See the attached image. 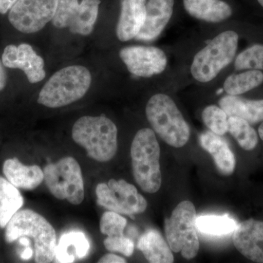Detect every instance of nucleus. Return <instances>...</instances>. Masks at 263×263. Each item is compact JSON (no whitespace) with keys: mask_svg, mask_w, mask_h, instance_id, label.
I'll list each match as a JSON object with an SVG mask.
<instances>
[{"mask_svg":"<svg viewBox=\"0 0 263 263\" xmlns=\"http://www.w3.org/2000/svg\"><path fill=\"white\" fill-rule=\"evenodd\" d=\"M258 133L259 138L263 141V121L261 122V124L258 128Z\"/></svg>","mask_w":263,"mask_h":263,"instance_id":"nucleus-36","label":"nucleus"},{"mask_svg":"<svg viewBox=\"0 0 263 263\" xmlns=\"http://www.w3.org/2000/svg\"><path fill=\"white\" fill-rule=\"evenodd\" d=\"M22 237L34 242L36 262L48 263L54 260L56 232L43 216L30 209L15 213L5 227V239L8 243H13Z\"/></svg>","mask_w":263,"mask_h":263,"instance_id":"nucleus-1","label":"nucleus"},{"mask_svg":"<svg viewBox=\"0 0 263 263\" xmlns=\"http://www.w3.org/2000/svg\"><path fill=\"white\" fill-rule=\"evenodd\" d=\"M2 62L5 67L23 71L31 84L41 82L46 77L44 60L27 43L7 46Z\"/></svg>","mask_w":263,"mask_h":263,"instance_id":"nucleus-12","label":"nucleus"},{"mask_svg":"<svg viewBox=\"0 0 263 263\" xmlns=\"http://www.w3.org/2000/svg\"><path fill=\"white\" fill-rule=\"evenodd\" d=\"M146 0H121L117 36L122 42L136 38L146 19Z\"/></svg>","mask_w":263,"mask_h":263,"instance_id":"nucleus-15","label":"nucleus"},{"mask_svg":"<svg viewBox=\"0 0 263 263\" xmlns=\"http://www.w3.org/2000/svg\"><path fill=\"white\" fill-rule=\"evenodd\" d=\"M138 248L149 262H174L171 247L157 230H149L142 235L138 240Z\"/></svg>","mask_w":263,"mask_h":263,"instance_id":"nucleus-21","label":"nucleus"},{"mask_svg":"<svg viewBox=\"0 0 263 263\" xmlns=\"http://www.w3.org/2000/svg\"><path fill=\"white\" fill-rule=\"evenodd\" d=\"M130 152L136 183L146 193L158 192L162 185L160 147L155 131L149 128L140 129L133 138Z\"/></svg>","mask_w":263,"mask_h":263,"instance_id":"nucleus-4","label":"nucleus"},{"mask_svg":"<svg viewBox=\"0 0 263 263\" xmlns=\"http://www.w3.org/2000/svg\"><path fill=\"white\" fill-rule=\"evenodd\" d=\"M57 3L58 0H18L9 10L8 20L19 32H39L51 22Z\"/></svg>","mask_w":263,"mask_h":263,"instance_id":"nucleus-10","label":"nucleus"},{"mask_svg":"<svg viewBox=\"0 0 263 263\" xmlns=\"http://www.w3.org/2000/svg\"><path fill=\"white\" fill-rule=\"evenodd\" d=\"M90 248L89 240L84 233L72 231L61 237L57 245L55 259L62 263L73 262L87 255Z\"/></svg>","mask_w":263,"mask_h":263,"instance_id":"nucleus-20","label":"nucleus"},{"mask_svg":"<svg viewBox=\"0 0 263 263\" xmlns=\"http://www.w3.org/2000/svg\"><path fill=\"white\" fill-rule=\"evenodd\" d=\"M263 84V72L260 70H243L227 78L224 89L228 95H240L258 87Z\"/></svg>","mask_w":263,"mask_h":263,"instance_id":"nucleus-24","label":"nucleus"},{"mask_svg":"<svg viewBox=\"0 0 263 263\" xmlns=\"http://www.w3.org/2000/svg\"><path fill=\"white\" fill-rule=\"evenodd\" d=\"M100 263H125L127 262L125 259L114 254H107L99 259Z\"/></svg>","mask_w":263,"mask_h":263,"instance_id":"nucleus-32","label":"nucleus"},{"mask_svg":"<svg viewBox=\"0 0 263 263\" xmlns=\"http://www.w3.org/2000/svg\"><path fill=\"white\" fill-rule=\"evenodd\" d=\"M79 5V0H58L56 13L51 21L53 25L58 29L69 28Z\"/></svg>","mask_w":263,"mask_h":263,"instance_id":"nucleus-30","label":"nucleus"},{"mask_svg":"<svg viewBox=\"0 0 263 263\" xmlns=\"http://www.w3.org/2000/svg\"><path fill=\"white\" fill-rule=\"evenodd\" d=\"M202 118L206 127L218 136H222L228 132V117L220 107L209 105L202 111Z\"/></svg>","mask_w":263,"mask_h":263,"instance_id":"nucleus-28","label":"nucleus"},{"mask_svg":"<svg viewBox=\"0 0 263 263\" xmlns=\"http://www.w3.org/2000/svg\"><path fill=\"white\" fill-rule=\"evenodd\" d=\"M235 70L263 71V44L257 43L240 52L235 60Z\"/></svg>","mask_w":263,"mask_h":263,"instance_id":"nucleus-27","label":"nucleus"},{"mask_svg":"<svg viewBox=\"0 0 263 263\" xmlns=\"http://www.w3.org/2000/svg\"><path fill=\"white\" fill-rule=\"evenodd\" d=\"M183 6L193 18L209 23H219L231 17L233 10L222 0H183Z\"/></svg>","mask_w":263,"mask_h":263,"instance_id":"nucleus-19","label":"nucleus"},{"mask_svg":"<svg viewBox=\"0 0 263 263\" xmlns=\"http://www.w3.org/2000/svg\"><path fill=\"white\" fill-rule=\"evenodd\" d=\"M72 137L90 158L98 162H108L117 153V127L105 116H85L78 119L72 127Z\"/></svg>","mask_w":263,"mask_h":263,"instance_id":"nucleus-2","label":"nucleus"},{"mask_svg":"<svg viewBox=\"0 0 263 263\" xmlns=\"http://www.w3.org/2000/svg\"><path fill=\"white\" fill-rule=\"evenodd\" d=\"M7 84V74L5 70V66L0 60V91L5 89Z\"/></svg>","mask_w":263,"mask_h":263,"instance_id":"nucleus-34","label":"nucleus"},{"mask_svg":"<svg viewBox=\"0 0 263 263\" xmlns=\"http://www.w3.org/2000/svg\"><path fill=\"white\" fill-rule=\"evenodd\" d=\"M46 186L56 198L72 205L84 201V185L80 165L73 157H66L43 170Z\"/></svg>","mask_w":263,"mask_h":263,"instance_id":"nucleus-8","label":"nucleus"},{"mask_svg":"<svg viewBox=\"0 0 263 263\" xmlns=\"http://www.w3.org/2000/svg\"><path fill=\"white\" fill-rule=\"evenodd\" d=\"M219 105L228 117L240 118L250 124L263 121V99L248 100L238 95H228L220 99Z\"/></svg>","mask_w":263,"mask_h":263,"instance_id":"nucleus-18","label":"nucleus"},{"mask_svg":"<svg viewBox=\"0 0 263 263\" xmlns=\"http://www.w3.org/2000/svg\"><path fill=\"white\" fill-rule=\"evenodd\" d=\"M100 0H82L73 15L69 29L73 34L88 36L94 30Z\"/></svg>","mask_w":263,"mask_h":263,"instance_id":"nucleus-22","label":"nucleus"},{"mask_svg":"<svg viewBox=\"0 0 263 263\" xmlns=\"http://www.w3.org/2000/svg\"><path fill=\"white\" fill-rule=\"evenodd\" d=\"M127 223V219L120 214L109 211L104 213L100 219V231L108 238L122 237Z\"/></svg>","mask_w":263,"mask_h":263,"instance_id":"nucleus-29","label":"nucleus"},{"mask_svg":"<svg viewBox=\"0 0 263 263\" xmlns=\"http://www.w3.org/2000/svg\"><path fill=\"white\" fill-rule=\"evenodd\" d=\"M233 241L237 250L247 259L263 263V221L249 219L237 224Z\"/></svg>","mask_w":263,"mask_h":263,"instance_id":"nucleus-13","label":"nucleus"},{"mask_svg":"<svg viewBox=\"0 0 263 263\" xmlns=\"http://www.w3.org/2000/svg\"><path fill=\"white\" fill-rule=\"evenodd\" d=\"M97 202L100 206L118 214L133 216L146 211L147 201L136 186L124 180H109L96 187Z\"/></svg>","mask_w":263,"mask_h":263,"instance_id":"nucleus-9","label":"nucleus"},{"mask_svg":"<svg viewBox=\"0 0 263 263\" xmlns=\"http://www.w3.org/2000/svg\"><path fill=\"white\" fill-rule=\"evenodd\" d=\"M91 75L86 67L71 65L64 67L43 86L37 102L50 108H58L80 100L89 91Z\"/></svg>","mask_w":263,"mask_h":263,"instance_id":"nucleus-3","label":"nucleus"},{"mask_svg":"<svg viewBox=\"0 0 263 263\" xmlns=\"http://www.w3.org/2000/svg\"><path fill=\"white\" fill-rule=\"evenodd\" d=\"M200 146L212 156L218 171L223 176L233 174L235 167L234 154L221 136L205 132L200 136Z\"/></svg>","mask_w":263,"mask_h":263,"instance_id":"nucleus-16","label":"nucleus"},{"mask_svg":"<svg viewBox=\"0 0 263 263\" xmlns=\"http://www.w3.org/2000/svg\"><path fill=\"white\" fill-rule=\"evenodd\" d=\"M257 2H258L259 4L263 8V0H257Z\"/></svg>","mask_w":263,"mask_h":263,"instance_id":"nucleus-37","label":"nucleus"},{"mask_svg":"<svg viewBox=\"0 0 263 263\" xmlns=\"http://www.w3.org/2000/svg\"><path fill=\"white\" fill-rule=\"evenodd\" d=\"M196 228L205 235L222 236L233 233L236 221L228 215H201L196 218Z\"/></svg>","mask_w":263,"mask_h":263,"instance_id":"nucleus-25","label":"nucleus"},{"mask_svg":"<svg viewBox=\"0 0 263 263\" xmlns=\"http://www.w3.org/2000/svg\"><path fill=\"white\" fill-rule=\"evenodd\" d=\"M104 246L107 250L111 252H119L126 257H130L134 252L135 243L131 238L122 236L118 238H108L104 240Z\"/></svg>","mask_w":263,"mask_h":263,"instance_id":"nucleus-31","label":"nucleus"},{"mask_svg":"<svg viewBox=\"0 0 263 263\" xmlns=\"http://www.w3.org/2000/svg\"><path fill=\"white\" fill-rule=\"evenodd\" d=\"M23 205V196L18 188L0 176V228H5Z\"/></svg>","mask_w":263,"mask_h":263,"instance_id":"nucleus-23","label":"nucleus"},{"mask_svg":"<svg viewBox=\"0 0 263 263\" xmlns=\"http://www.w3.org/2000/svg\"><path fill=\"white\" fill-rule=\"evenodd\" d=\"M3 170L6 179L22 190H34L44 180V173L39 166L25 165L17 158L5 160Z\"/></svg>","mask_w":263,"mask_h":263,"instance_id":"nucleus-17","label":"nucleus"},{"mask_svg":"<svg viewBox=\"0 0 263 263\" xmlns=\"http://www.w3.org/2000/svg\"><path fill=\"white\" fill-rule=\"evenodd\" d=\"M17 1L18 0H0V13L5 14L8 13Z\"/></svg>","mask_w":263,"mask_h":263,"instance_id":"nucleus-33","label":"nucleus"},{"mask_svg":"<svg viewBox=\"0 0 263 263\" xmlns=\"http://www.w3.org/2000/svg\"><path fill=\"white\" fill-rule=\"evenodd\" d=\"M174 7V0H148L146 19L136 39L151 41L159 37L172 17Z\"/></svg>","mask_w":263,"mask_h":263,"instance_id":"nucleus-14","label":"nucleus"},{"mask_svg":"<svg viewBox=\"0 0 263 263\" xmlns=\"http://www.w3.org/2000/svg\"><path fill=\"white\" fill-rule=\"evenodd\" d=\"M146 115L154 131L170 146L181 148L187 143L190 127L168 95L152 96L147 103Z\"/></svg>","mask_w":263,"mask_h":263,"instance_id":"nucleus-5","label":"nucleus"},{"mask_svg":"<svg viewBox=\"0 0 263 263\" xmlns=\"http://www.w3.org/2000/svg\"><path fill=\"white\" fill-rule=\"evenodd\" d=\"M228 132L236 140L243 149L253 150L258 143L257 132L245 119L228 117Z\"/></svg>","mask_w":263,"mask_h":263,"instance_id":"nucleus-26","label":"nucleus"},{"mask_svg":"<svg viewBox=\"0 0 263 263\" xmlns=\"http://www.w3.org/2000/svg\"><path fill=\"white\" fill-rule=\"evenodd\" d=\"M33 254H34V249L32 248H25L23 252L21 253V257L24 260H28L32 258Z\"/></svg>","mask_w":263,"mask_h":263,"instance_id":"nucleus-35","label":"nucleus"},{"mask_svg":"<svg viewBox=\"0 0 263 263\" xmlns=\"http://www.w3.org/2000/svg\"><path fill=\"white\" fill-rule=\"evenodd\" d=\"M119 57L129 72L138 77L159 75L167 67L165 53L155 46H127L121 50Z\"/></svg>","mask_w":263,"mask_h":263,"instance_id":"nucleus-11","label":"nucleus"},{"mask_svg":"<svg viewBox=\"0 0 263 263\" xmlns=\"http://www.w3.org/2000/svg\"><path fill=\"white\" fill-rule=\"evenodd\" d=\"M196 209L193 202L184 200L173 211L170 219H166V238L171 250L181 253L183 258H195L200 243L196 232Z\"/></svg>","mask_w":263,"mask_h":263,"instance_id":"nucleus-7","label":"nucleus"},{"mask_svg":"<svg viewBox=\"0 0 263 263\" xmlns=\"http://www.w3.org/2000/svg\"><path fill=\"white\" fill-rule=\"evenodd\" d=\"M239 35L227 30L216 36L193 59L191 73L195 80L208 83L215 79L234 60L238 51Z\"/></svg>","mask_w":263,"mask_h":263,"instance_id":"nucleus-6","label":"nucleus"}]
</instances>
